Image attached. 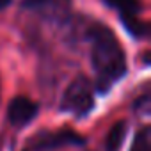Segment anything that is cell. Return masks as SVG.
Here are the masks:
<instances>
[{
	"label": "cell",
	"mask_w": 151,
	"mask_h": 151,
	"mask_svg": "<svg viewBox=\"0 0 151 151\" xmlns=\"http://www.w3.org/2000/svg\"><path fill=\"white\" fill-rule=\"evenodd\" d=\"M89 39L93 45V66L98 75V89L105 93L126 73V55L117 37L105 25H93L89 29Z\"/></svg>",
	"instance_id": "6da1fadb"
},
{
	"label": "cell",
	"mask_w": 151,
	"mask_h": 151,
	"mask_svg": "<svg viewBox=\"0 0 151 151\" xmlns=\"http://www.w3.org/2000/svg\"><path fill=\"white\" fill-rule=\"evenodd\" d=\"M124 137H126V123L124 121H117L107 133L105 151H119V147L124 142Z\"/></svg>",
	"instance_id": "5b68a950"
},
{
	"label": "cell",
	"mask_w": 151,
	"mask_h": 151,
	"mask_svg": "<svg viewBox=\"0 0 151 151\" xmlns=\"http://www.w3.org/2000/svg\"><path fill=\"white\" fill-rule=\"evenodd\" d=\"M25 4L29 7H36L41 11H48L52 14H60L68 11L69 0H25Z\"/></svg>",
	"instance_id": "52a82bcc"
},
{
	"label": "cell",
	"mask_w": 151,
	"mask_h": 151,
	"mask_svg": "<svg viewBox=\"0 0 151 151\" xmlns=\"http://www.w3.org/2000/svg\"><path fill=\"white\" fill-rule=\"evenodd\" d=\"M11 4V0H0V9H4L6 6H9Z\"/></svg>",
	"instance_id": "30bf717a"
},
{
	"label": "cell",
	"mask_w": 151,
	"mask_h": 151,
	"mask_svg": "<svg viewBox=\"0 0 151 151\" xmlns=\"http://www.w3.org/2000/svg\"><path fill=\"white\" fill-rule=\"evenodd\" d=\"M132 151H151V137H149V128H142L132 146Z\"/></svg>",
	"instance_id": "9c48e42d"
},
{
	"label": "cell",
	"mask_w": 151,
	"mask_h": 151,
	"mask_svg": "<svg viewBox=\"0 0 151 151\" xmlns=\"http://www.w3.org/2000/svg\"><path fill=\"white\" fill-rule=\"evenodd\" d=\"M36 114H37V105L25 96H16L7 109V119L14 126L29 124L36 117Z\"/></svg>",
	"instance_id": "3957f363"
},
{
	"label": "cell",
	"mask_w": 151,
	"mask_h": 151,
	"mask_svg": "<svg viewBox=\"0 0 151 151\" xmlns=\"http://www.w3.org/2000/svg\"><path fill=\"white\" fill-rule=\"evenodd\" d=\"M82 142H84L82 135L66 130V132L52 133V135L46 137L39 146H41V147H53V146H62V144H82Z\"/></svg>",
	"instance_id": "277c9868"
},
{
	"label": "cell",
	"mask_w": 151,
	"mask_h": 151,
	"mask_svg": "<svg viewBox=\"0 0 151 151\" xmlns=\"http://www.w3.org/2000/svg\"><path fill=\"white\" fill-rule=\"evenodd\" d=\"M121 22L124 23L126 30H128L132 36H135V37H142V36L146 34V23L140 22L137 16H123Z\"/></svg>",
	"instance_id": "ba28073f"
},
{
	"label": "cell",
	"mask_w": 151,
	"mask_h": 151,
	"mask_svg": "<svg viewBox=\"0 0 151 151\" xmlns=\"http://www.w3.org/2000/svg\"><path fill=\"white\" fill-rule=\"evenodd\" d=\"M107 6H110L112 9H116L121 18L123 16H137L142 9L140 0H103Z\"/></svg>",
	"instance_id": "8992f818"
},
{
	"label": "cell",
	"mask_w": 151,
	"mask_h": 151,
	"mask_svg": "<svg viewBox=\"0 0 151 151\" xmlns=\"http://www.w3.org/2000/svg\"><path fill=\"white\" fill-rule=\"evenodd\" d=\"M93 105H94V94L91 84L86 78H77L68 86L62 96L60 109L77 117H82L91 112Z\"/></svg>",
	"instance_id": "7a4b0ae2"
}]
</instances>
